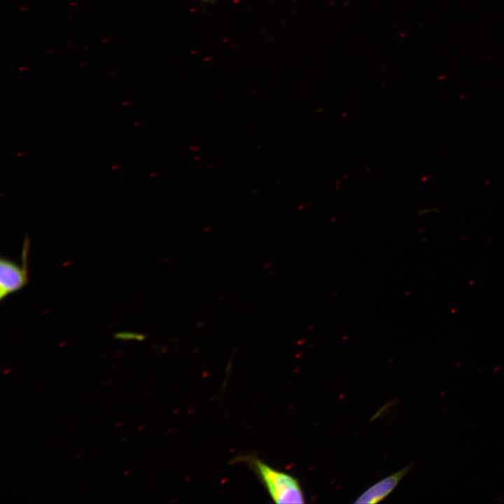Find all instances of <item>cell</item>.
I'll return each mask as SVG.
<instances>
[{
  "mask_svg": "<svg viewBox=\"0 0 504 504\" xmlns=\"http://www.w3.org/2000/svg\"><path fill=\"white\" fill-rule=\"evenodd\" d=\"M249 462L276 503H305L301 486L295 477L259 460L251 458Z\"/></svg>",
  "mask_w": 504,
  "mask_h": 504,
  "instance_id": "1",
  "label": "cell"
},
{
  "mask_svg": "<svg viewBox=\"0 0 504 504\" xmlns=\"http://www.w3.org/2000/svg\"><path fill=\"white\" fill-rule=\"evenodd\" d=\"M410 470V466L384 478L365 491L355 501L359 504H374L386 498Z\"/></svg>",
  "mask_w": 504,
  "mask_h": 504,
  "instance_id": "3",
  "label": "cell"
},
{
  "mask_svg": "<svg viewBox=\"0 0 504 504\" xmlns=\"http://www.w3.org/2000/svg\"><path fill=\"white\" fill-rule=\"evenodd\" d=\"M29 241L24 243L22 253V265L20 266L13 261L1 258L0 260V299L20 290L28 281L27 258Z\"/></svg>",
  "mask_w": 504,
  "mask_h": 504,
  "instance_id": "2",
  "label": "cell"
}]
</instances>
